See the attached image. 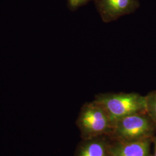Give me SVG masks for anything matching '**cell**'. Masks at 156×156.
Returning <instances> with one entry per match:
<instances>
[{
    "mask_svg": "<svg viewBox=\"0 0 156 156\" xmlns=\"http://www.w3.org/2000/svg\"><path fill=\"white\" fill-rule=\"evenodd\" d=\"M146 112L156 125V90L145 95Z\"/></svg>",
    "mask_w": 156,
    "mask_h": 156,
    "instance_id": "7",
    "label": "cell"
},
{
    "mask_svg": "<svg viewBox=\"0 0 156 156\" xmlns=\"http://www.w3.org/2000/svg\"><path fill=\"white\" fill-rule=\"evenodd\" d=\"M91 1L92 0H68L69 6L73 9H76L79 7L84 5Z\"/></svg>",
    "mask_w": 156,
    "mask_h": 156,
    "instance_id": "8",
    "label": "cell"
},
{
    "mask_svg": "<svg viewBox=\"0 0 156 156\" xmlns=\"http://www.w3.org/2000/svg\"><path fill=\"white\" fill-rule=\"evenodd\" d=\"M111 141L108 135L82 140L77 145L73 156H111Z\"/></svg>",
    "mask_w": 156,
    "mask_h": 156,
    "instance_id": "6",
    "label": "cell"
},
{
    "mask_svg": "<svg viewBox=\"0 0 156 156\" xmlns=\"http://www.w3.org/2000/svg\"><path fill=\"white\" fill-rule=\"evenodd\" d=\"M109 115L113 123L118 119L135 113L146 112L145 95L137 93H105L95 96Z\"/></svg>",
    "mask_w": 156,
    "mask_h": 156,
    "instance_id": "2",
    "label": "cell"
},
{
    "mask_svg": "<svg viewBox=\"0 0 156 156\" xmlns=\"http://www.w3.org/2000/svg\"><path fill=\"white\" fill-rule=\"evenodd\" d=\"M153 143L154 144V153L152 156H156V135L154 136Z\"/></svg>",
    "mask_w": 156,
    "mask_h": 156,
    "instance_id": "9",
    "label": "cell"
},
{
    "mask_svg": "<svg viewBox=\"0 0 156 156\" xmlns=\"http://www.w3.org/2000/svg\"><path fill=\"white\" fill-rule=\"evenodd\" d=\"M102 20L115 21L135 11L140 7L139 0H94Z\"/></svg>",
    "mask_w": 156,
    "mask_h": 156,
    "instance_id": "4",
    "label": "cell"
},
{
    "mask_svg": "<svg viewBox=\"0 0 156 156\" xmlns=\"http://www.w3.org/2000/svg\"><path fill=\"white\" fill-rule=\"evenodd\" d=\"M153 139L126 141L111 139V156H152L151 146Z\"/></svg>",
    "mask_w": 156,
    "mask_h": 156,
    "instance_id": "5",
    "label": "cell"
},
{
    "mask_svg": "<svg viewBox=\"0 0 156 156\" xmlns=\"http://www.w3.org/2000/svg\"><path fill=\"white\" fill-rule=\"evenodd\" d=\"M156 125L146 112L135 113L119 119L115 122L112 140H135L154 138Z\"/></svg>",
    "mask_w": 156,
    "mask_h": 156,
    "instance_id": "3",
    "label": "cell"
},
{
    "mask_svg": "<svg viewBox=\"0 0 156 156\" xmlns=\"http://www.w3.org/2000/svg\"><path fill=\"white\" fill-rule=\"evenodd\" d=\"M76 124L82 140L101 136H110L114 123L105 109L94 100L84 104Z\"/></svg>",
    "mask_w": 156,
    "mask_h": 156,
    "instance_id": "1",
    "label": "cell"
}]
</instances>
